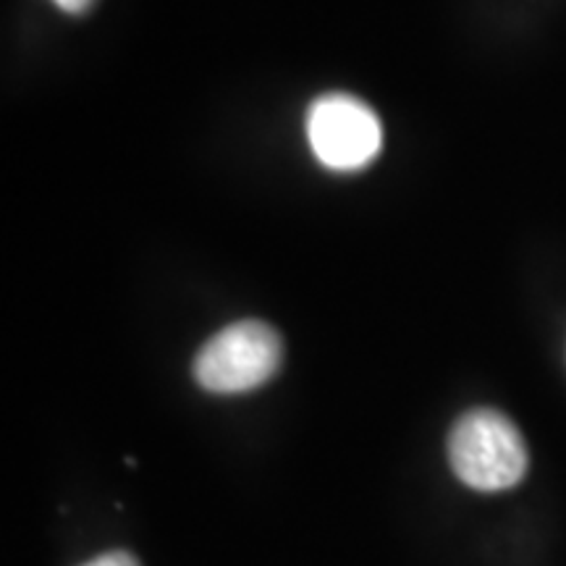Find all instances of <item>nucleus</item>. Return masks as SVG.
Here are the masks:
<instances>
[{"instance_id":"obj_5","label":"nucleus","mask_w":566,"mask_h":566,"mask_svg":"<svg viewBox=\"0 0 566 566\" xmlns=\"http://www.w3.org/2000/svg\"><path fill=\"white\" fill-rule=\"evenodd\" d=\"M53 3L66 13H84L95 0H53Z\"/></svg>"},{"instance_id":"obj_2","label":"nucleus","mask_w":566,"mask_h":566,"mask_svg":"<svg viewBox=\"0 0 566 566\" xmlns=\"http://www.w3.org/2000/svg\"><path fill=\"white\" fill-rule=\"evenodd\" d=\"M281 336L268 323L242 321L218 331L195 357V380L210 394H247L279 373Z\"/></svg>"},{"instance_id":"obj_4","label":"nucleus","mask_w":566,"mask_h":566,"mask_svg":"<svg viewBox=\"0 0 566 566\" xmlns=\"http://www.w3.org/2000/svg\"><path fill=\"white\" fill-rule=\"evenodd\" d=\"M84 566H139V562L132 554H126V551H111V554L92 558Z\"/></svg>"},{"instance_id":"obj_1","label":"nucleus","mask_w":566,"mask_h":566,"mask_svg":"<svg viewBox=\"0 0 566 566\" xmlns=\"http://www.w3.org/2000/svg\"><path fill=\"white\" fill-rule=\"evenodd\" d=\"M451 470L464 485L493 493L514 488L527 472V446L506 415L472 409L449 436Z\"/></svg>"},{"instance_id":"obj_3","label":"nucleus","mask_w":566,"mask_h":566,"mask_svg":"<svg viewBox=\"0 0 566 566\" xmlns=\"http://www.w3.org/2000/svg\"><path fill=\"white\" fill-rule=\"evenodd\" d=\"M307 139L331 171H359L384 147V129L370 105L354 95H323L307 111Z\"/></svg>"}]
</instances>
